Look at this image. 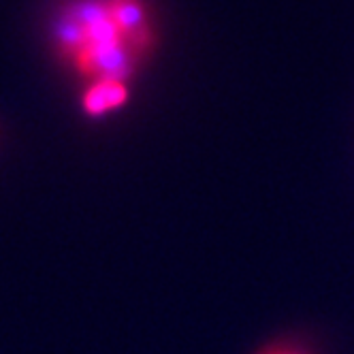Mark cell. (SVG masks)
Returning <instances> with one entry per match:
<instances>
[{
  "label": "cell",
  "mask_w": 354,
  "mask_h": 354,
  "mask_svg": "<svg viewBox=\"0 0 354 354\" xmlns=\"http://www.w3.org/2000/svg\"><path fill=\"white\" fill-rule=\"evenodd\" d=\"M259 354H310L303 348H288V346H275V348H267Z\"/></svg>",
  "instance_id": "obj_3"
},
{
  "label": "cell",
  "mask_w": 354,
  "mask_h": 354,
  "mask_svg": "<svg viewBox=\"0 0 354 354\" xmlns=\"http://www.w3.org/2000/svg\"><path fill=\"white\" fill-rule=\"evenodd\" d=\"M126 100H129V86H126V82L98 80L86 90L82 98V107L88 115L98 118L113 109H120Z\"/></svg>",
  "instance_id": "obj_1"
},
{
  "label": "cell",
  "mask_w": 354,
  "mask_h": 354,
  "mask_svg": "<svg viewBox=\"0 0 354 354\" xmlns=\"http://www.w3.org/2000/svg\"><path fill=\"white\" fill-rule=\"evenodd\" d=\"M107 7L113 24L124 37H131L147 28L145 9L141 5V0H107Z\"/></svg>",
  "instance_id": "obj_2"
}]
</instances>
